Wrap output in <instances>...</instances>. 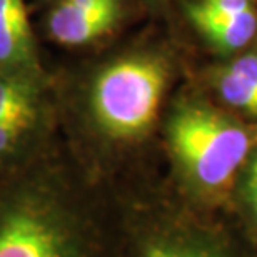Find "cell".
Listing matches in <instances>:
<instances>
[{
  "label": "cell",
  "mask_w": 257,
  "mask_h": 257,
  "mask_svg": "<svg viewBox=\"0 0 257 257\" xmlns=\"http://www.w3.org/2000/svg\"><path fill=\"white\" fill-rule=\"evenodd\" d=\"M245 217L257 232V147L239 176L237 186Z\"/></svg>",
  "instance_id": "12"
},
{
  "label": "cell",
  "mask_w": 257,
  "mask_h": 257,
  "mask_svg": "<svg viewBox=\"0 0 257 257\" xmlns=\"http://www.w3.org/2000/svg\"><path fill=\"white\" fill-rule=\"evenodd\" d=\"M124 14V0H57L47 7L44 32L62 47H89L114 34Z\"/></svg>",
  "instance_id": "5"
},
{
  "label": "cell",
  "mask_w": 257,
  "mask_h": 257,
  "mask_svg": "<svg viewBox=\"0 0 257 257\" xmlns=\"http://www.w3.org/2000/svg\"><path fill=\"white\" fill-rule=\"evenodd\" d=\"M0 72L47 75L25 0H0Z\"/></svg>",
  "instance_id": "7"
},
{
  "label": "cell",
  "mask_w": 257,
  "mask_h": 257,
  "mask_svg": "<svg viewBox=\"0 0 257 257\" xmlns=\"http://www.w3.org/2000/svg\"><path fill=\"white\" fill-rule=\"evenodd\" d=\"M117 257H245L229 235L200 219L166 179L147 174L112 189Z\"/></svg>",
  "instance_id": "4"
},
{
  "label": "cell",
  "mask_w": 257,
  "mask_h": 257,
  "mask_svg": "<svg viewBox=\"0 0 257 257\" xmlns=\"http://www.w3.org/2000/svg\"><path fill=\"white\" fill-rule=\"evenodd\" d=\"M162 137L174 191L194 205L215 202L237 186L257 147V122L244 124L207 102L181 97L164 117Z\"/></svg>",
  "instance_id": "3"
},
{
  "label": "cell",
  "mask_w": 257,
  "mask_h": 257,
  "mask_svg": "<svg viewBox=\"0 0 257 257\" xmlns=\"http://www.w3.org/2000/svg\"><path fill=\"white\" fill-rule=\"evenodd\" d=\"M194 27L219 54H234L245 47L257 30V12H247L222 20H195Z\"/></svg>",
  "instance_id": "10"
},
{
  "label": "cell",
  "mask_w": 257,
  "mask_h": 257,
  "mask_svg": "<svg viewBox=\"0 0 257 257\" xmlns=\"http://www.w3.org/2000/svg\"><path fill=\"white\" fill-rule=\"evenodd\" d=\"M54 2H57V0H37V5H45V7H49V5H52Z\"/></svg>",
  "instance_id": "13"
},
{
  "label": "cell",
  "mask_w": 257,
  "mask_h": 257,
  "mask_svg": "<svg viewBox=\"0 0 257 257\" xmlns=\"http://www.w3.org/2000/svg\"><path fill=\"white\" fill-rule=\"evenodd\" d=\"M212 80L224 104L257 120V54L240 55L215 72Z\"/></svg>",
  "instance_id": "9"
},
{
  "label": "cell",
  "mask_w": 257,
  "mask_h": 257,
  "mask_svg": "<svg viewBox=\"0 0 257 257\" xmlns=\"http://www.w3.org/2000/svg\"><path fill=\"white\" fill-rule=\"evenodd\" d=\"M176 62L141 45L72 72H52L59 134L90 181L115 189L151 174L144 157L162 128Z\"/></svg>",
  "instance_id": "1"
},
{
  "label": "cell",
  "mask_w": 257,
  "mask_h": 257,
  "mask_svg": "<svg viewBox=\"0 0 257 257\" xmlns=\"http://www.w3.org/2000/svg\"><path fill=\"white\" fill-rule=\"evenodd\" d=\"M252 9L250 0H202L187 5V17L195 20H222L240 15Z\"/></svg>",
  "instance_id": "11"
},
{
  "label": "cell",
  "mask_w": 257,
  "mask_h": 257,
  "mask_svg": "<svg viewBox=\"0 0 257 257\" xmlns=\"http://www.w3.org/2000/svg\"><path fill=\"white\" fill-rule=\"evenodd\" d=\"M52 102V72L47 75L0 72V122L40 110Z\"/></svg>",
  "instance_id": "8"
},
{
  "label": "cell",
  "mask_w": 257,
  "mask_h": 257,
  "mask_svg": "<svg viewBox=\"0 0 257 257\" xmlns=\"http://www.w3.org/2000/svg\"><path fill=\"white\" fill-rule=\"evenodd\" d=\"M59 141L55 99L40 110L0 122V176L34 161Z\"/></svg>",
  "instance_id": "6"
},
{
  "label": "cell",
  "mask_w": 257,
  "mask_h": 257,
  "mask_svg": "<svg viewBox=\"0 0 257 257\" xmlns=\"http://www.w3.org/2000/svg\"><path fill=\"white\" fill-rule=\"evenodd\" d=\"M0 257H117L114 192L90 181L62 141L0 176Z\"/></svg>",
  "instance_id": "2"
}]
</instances>
